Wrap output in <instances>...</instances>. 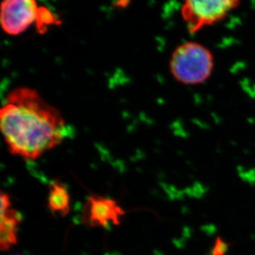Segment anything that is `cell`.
<instances>
[{"mask_svg": "<svg viewBox=\"0 0 255 255\" xmlns=\"http://www.w3.org/2000/svg\"><path fill=\"white\" fill-rule=\"evenodd\" d=\"M214 67L212 51L197 41H186L177 46L169 61L173 77L185 85H202L209 80Z\"/></svg>", "mask_w": 255, "mask_h": 255, "instance_id": "2", "label": "cell"}, {"mask_svg": "<svg viewBox=\"0 0 255 255\" xmlns=\"http://www.w3.org/2000/svg\"><path fill=\"white\" fill-rule=\"evenodd\" d=\"M241 0H183L181 15L191 35L226 19Z\"/></svg>", "mask_w": 255, "mask_h": 255, "instance_id": "3", "label": "cell"}, {"mask_svg": "<svg viewBox=\"0 0 255 255\" xmlns=\"http://www.w3.org/2000/svg\"><path fill=\"white\" fill-rule=\"evenodd\" d=\"M41 7L36 0H2L0 22L3 31L10 36H17L37 24Z\"/></svg>", "mask_w": 255, "mask_h": 255, "instance_id": "4", "label": "cell"}, {"mask_svg": "<svg viewBox=\"0 0 255 255\" xmlns=\"http://www.w3.org/2000/svg\"><path fill=\"white\" fill-rule=\"evenodd\" d=\"M22 221L19 212L12 207L7 193H1V221H0V248L9 250L17 242V231Z\"/></svg>", "mask_w": 255, "mask_h": 255, "instance_id": "6", "label": "cell"}, {"mask_svg": "<svg viewBox=\"0 0 255 255\" xmlns=\"http://www.w3.org/2000/svg\"><path fill=\"white\" fill-rule=\"evenodd\" d=\"M125 214V210L113 198L91 194L83 208L82 220L89 227L107 228L120 225Z\"/></svg>", "mask_w": 255, "mask_h": 255, "instance_id": "5", "label": "cell"}, {"mask_svg": "<svg viewBox=\"0 0 255 255\" xmlns=\"http://www.w3.org/2000/svg\"><path fill=\"white\" fill-rule=\"evenodd\" d=\"M0 128L10 153L27 160L57 146L69 132L60 112L27 87L7 94L0 110Z\"/></svg>", "mask_w": 255, "mask_h": 255, "instance_id": "1", "label": "cell"}, {"mask_svg": "<svg viewBox=\"0 0 255 255\" xmlns=\"http://www.w3.org/2000/svg\"><path fill=\"white\" fill-rule=\"evenodd\" d=\"M48 208L53 214L65 217L70 212V197L66 186L54 180L49 186Z\"/></svg>", "mask_w": 255, "mask_h": 255, "instance_id": "7", "label": "cell"}, {"mask_svg": "<svg viewBox=\"0 0 255 255\" xmlns=\"http://www.w3.org/2000/svg\"><path fill=\"white\" fill-rule=\"evenodd\" d=\"M231 246V243L222 238V236H217L211 250V255H227Z\"/></svg>", "mask_w": 255, "mask_h": 255, "instance_id": "8", "label": "cell"}, {"mask_svg": "<svg viewBox=\"0 0 255 255\" xmlns=\"http://www.w3.org/2000/svg\"></svg>", "mask_w": 255, "mask_h": 255, "instance_id": "9", "label": "cell"}]
</instances>
